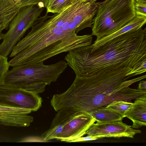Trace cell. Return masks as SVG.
<instances>
[{
  "label": "cell",
  "instance_id": "obj_20",
  "mask_svg": "<svg viewBox=\"0 0 146 146\" xmlns=\"http://www.w3.org/2000/svg\"><path fill=\"white\" fill-rule=\"evenodd\" d=\"M134 8L136 15L146 17V3L135 1Z\"/></svg>",
  "mask_w": 146,
  "mask_h": 146
},
{
  "label": "cell",
  "instance_id": "obj_18",
  "mask_svg": "<svg viewBox=\"0 0 146 146\" xmlns=\"http://www.w3.org/2000/svg\"><path fill=\"white\" fill-rule=\"evenodd\" d=\"M10 66L7 57L0 55V83L3 82L4 76Z\"/></svg>",
  "mask_w": 146,
  "mask_h": 146
},
{
  "label": "cell",
  "instance_id": "obj_28",
  "mask_svg": "<svg viewBox=\"0 0 146 146\" xmlns=\"http://www.w3.org/2000/svg\"><path fill=\"white\" fill-rule=\"evenodd\" d=\"M94 1L96 2L97 1V0H94Z\"/></svg>",
  "mask_w": 146,
  "mask_h": 146
},
{
  "label": "cell",
  "instance_id": "obj_15",
  "mask_svg": "<svg viewBox=\"0 0 146 146\" xmlns=\"http://www.w3.org/2000/svg\"><path fill=\"white\" fill-rule=\"evenodd\" d=\"M94 0H44L43 3L46 13L60 12L66 7L76 3H84Z\"/></svg>",
  "mask_w": 146,
  "mask_h": 146
},
{
  "label": "cell",
  "instance_id": "obj_11",
  "mask_svg": "<svg viewBox=\"0 0 146 146\" xmlns=\"http://www.w3.org/2000/svg\"><path fill=\"white\" fill-rule=\"evenodd\" d=\"M131 120L133 128L138 129L146 125V96L135 99L131 106L126 112L125 117Z\"/></svg>",
  "mask_w": 146,
  "mask_h": 146
},
{
  "label": "cell",
  "instance_id": "obj_4",
  "mask_svg": "<svg viewBox=\"0 0 146 146\" xmlns=\"http://www.w3.org/2000/svg\"><path fill=\"white\" fill-rule=\"evenodd\" d=\"M67 66L66 62L61 60L49 65L42 62L35 65L16 66L6 73L3 83L38 94L41 93L46 86L56 81Z\"/></svg>",
  "mask_w": 146,
  "mask_h": 146
},
{
  "label": "cell",
  "instance_id": "obj_9",
  "mask_svg": "<svg viewBox=\"0 0 146 146\" xmlns=\"http://www.w3.org/2000/svg\"><path fill=\"white\" fill-rule=\"evenodd\" d=\"M96 121L89 115L81 114L74 116L64 122L61 132L56 139L66 142L71 141L82 137L91 125Z\"/></svg>",
  "mask_w": 146,
  "mask_h": 146
},
{
  "label": "cell",
  "instance_id": "obj_8",
  "mask_svg": "<svg viewBox=\"0 0 146 146\" xmlns=\"http://www.w3.org/2000/svg\"><path fill=\"white\" fill-rule=\"evenodd\" d=\"M139 129H133L131 126L123 123L122 120L111 122L94 123L86 132L87 136L99 137H127L133 138L140 133Z\"/></svg>",
  "mask_w": 146,
  "mask_h": 146
},
{
  "label": "cell",
  "instance_id": "obj_10",
  "mask_svg": "<svg viewBox=\"0 0 146 146\" xmlns=\"http://www.w3.org/2000/svg\"><path fill=\"white\" fill-rule=\"evenodd\" d=\"M32 111L0 104V125L16 127L29 126L33 121Z\"/></svg>",
  "mask_w": 146,
  "mask_h": 146
},
{
  "label": "cell",
  "instance_id": "obj_1",
  "mask_svg": "<svg viewBox=\"0 0 146 146\" xmlns=\"http://www.w3.org/2000/svg\"><path fill=\"white\" fill-rule=\"evenodd\" d=\"M131 69L125 68L89 76H76L66 91L53 96L51 105L56 111L60 110L70 118L81 114L89 115L115 101L132 102L131 100L146 96V90L129 87L146 77L144 75L127 80L133 76L128 75Z\"/></svg>",
  "mask_w": 146,
  "mask_h": 146
},
{
  "label": "cell",
  "instance_id": "obj_21",
  "mask_svg": "<svg viewBox=\"0 0 146 146\" xmlns=\"http://www.w3.org/2000/svg\"><path fill=\"white\" fill-rule=\"evenodd\" d=\"M44 0H21V7L29 6L35 5L38 4L39 3H42Z\"/></svg>",
  "mask_w": 146,
  "mask_h": 146
},
{
  "label": "cell",
  "instance_id": "obj_12",
  "mask_svg": "<svg viewBox=\"0 0 146 146\" xmlns=\"http://www.w3.org/2000/svg\"><path fill=\"white\" fill-rule=\"evenodd\" d=\"M146 17L136 15L132 20L129 21L120 29L108 36L96 40L94 43L88 46L91 50L95 49L104 44L109 40L119 35L132 30H138L146 23Z\"/></svg>",
  "mask_w": 146,
  "mask_h": 146
},
{
  "label": "cell",
  "instance_id": "obj_23",
  "mask_svg": "<svg viewBox=\"0 0 146 146\" xmlns=\"http://www.w3.org/2000/svg\"><path fill=\"white\" fill-rule=\"evenodd\" d=\"M138 89L146 90V81H141L138 84Z\"/></svg>",
  "mask_w": 146,
  "mask_h": 146
},
{
  "label": "cell",
  "instance_id": "obj_5",
  "mask_svg": "<svg viewBox=\"0 0 146 146\" xmlns=\"http://www.w3.org/2000/svg\"><path fill=\"white\" fill-rule=\"evenodd\" d=\"M135 0H109L96 3L98 5L91 35L96 40L110 35L122 28L136 16Z\"/></svg>",
  "mask_w": 146,
  "mask_h": 146
},
{
  "label": "cell",
  "instance_id": "obj_3",
  "mask_svg": "<svg viewBox=\"0 0 146 146\" xmlns=\"http://www.w3.org/2000/svg\"><path fill=\"white\" fill-rule=\"evenodd\" d=\"M27 35L15 46L24 64L32 65L44 62L54 56L74 49L89 46L90 35H78L56 25L46 13L34 23Z\"/></svg>",
  "mask_w": 146,
  "mask_h": 146
},
{
  "label": "cell",
  "instance_id": "obj_6",
  "mask_svg": "<svg viewBox=\"0 0 146 146\" xmlns=\"http://www.w3.org/2000/svg\"><path fill=\"white\" fill-rule=\"evenodd\" d=\"M44 7L38 5L21 7L9 24V29L4 34L0 44V55L7 57L13 48L31 27L42 12Z\"/></svg>",
  "mask_w": 146,
  "mask_h": 146
},
{
  "label": "cell",
  "instance_id": "obj_17",
  "mask_svg": "<svg viewBox=\"0 0 146 146\" xmlns=\"http://www.w3.org/2000/svg\"><path fill=\"white\" fill-rule=\"evenodd\" d=\"M63 124H60L50 128L44 133L42 137L44 142L56 139L58 135L61 132L63 128Z\"/></svg>",
  "mask_w": 146,
  "mask_h": 146
},
{
  "label": "cell",
  "instance_id": "obj_7",
  "mask_svg": "<svg viewBox=\"0 0 146 146\" xmlns=\"http://www.w3.org/2000/svg\"><path fill=\"white\" fill-rule=\"evenodd\" d=\"M42 102L41 98L36 93L0 83V104L35 111L41 106Z\"/></svg>",
  "mask_w": 146,
  "mask_h": 146
},
{
  "label": "cell",
  "instance_id": "obj_2",
  "mask_svg": "<svg viewBox=\"0 0 146 146\" xmlns=\"http://www.w3.org/2000/svg\"><path fill=\"white\" fill-rule=\"evenodd\" d=\"M146 59V28L132 30L91 50L88 46L69 52L64 60L76 76H89L125 68Z\"/></svg>",
  "mask_w": 146,
  "mask_h": 146
},
{
  "label": "cell",
  "instance_id": "obj_19",
  "mask_svg": "<svg viewBox=\"0 0 146 146\" xmlns=\"http://www.w3.org/2000/svg\"><path fill=\"white\" fill-rule=\"evenodd\" d=\"M146 71V59L140 62L132 68L128 75L132 74L133 76L141 74Z\"/></svg>",
  "mask_w": 146,
  "mask_h": 146
},
{
  "label": "cell",
  "instance_id": "obj_25",
  "mask_svg": "<svg viewBox=\"0 0 146 146\" xmlns=\"http://www.w3.org/2000/svg\"><path fill=\"white\" fill-rule=\"evenodd\" d=\"M15 3L20 4L21 5V0H12Z\"/></svg>",
  "mask_w": 146,
  "mask_h": 146
},
{
  "label": "cell",
  "instance_id": "obj_22",
  "mask_svg": "<svg viewBox=\"0 0 146 146\" xmlns=\"http://www.w3.org/2000/svg\"><path fill=\"white\" fill-rule=\"evenodd\" d=\"M100 138L87 136L86 137H80L72 140L71 142H81L97 140Z\"/></svg>",
  "mask_w": 146,
  "mask_h": 146
},
{
  "label": "cell",
  "instance_id": "obj_14",
  "mask_svg": "<svg viewBox=\"0 0 146 146\" xmlns=\"http://www.w3.org/2000/svg\"><path fill=\"white\" fill-rule=\"evenodd\" d=\"M89 115L98 123H104L120 121L123 118L119 114L105 108H97Z\"/></svg>",
  "mask_w": 146,
  "mask_h": 146
},
{
  "label": "cell",
  "instance_id": "obj_27",
  "mask_svg": "<svg viewBox=\"0 0 146 146\" xmlns=\"http://www.w3.org/2000/svg\"><path fill=\"white\" fill-rule=\"evenodd\" d=\"M108 0H105V1H104L106 2V1H108Z\"/></svg>",
  "mask_w": 146,
  "mask_h": 146
},
{
  "label": "cell",
  "instance_id": "obj_26",
  "mask_svg": "<svg viewBox=\"0 0 146 146\" xmlns=\"http://www.w3.org/2000/svg\"><path fill=\"white\" fill-rule=\"evenodd\" d=\"M4 34L2 33V32H0V40L2 39V37Z\"/></svg>",
  "mask_w": 146,
  "mask_h": 146
},
{
  "label": "cell",
  "instance_id": "obj_13",
  "mask_svg": "<svg viewBox=\"0 0 146 146\" xmlns=\"http://www.w3.org/2000/svg\"><path fill=\"white\" fill-rule=\"evenodd\" d=\"M12 0H0V32L7 29L10 23L20 9Z\"/></svg>",
  "mask_w": 146,
  "mask_h": 146
},
{
  "label": "cell",
  "instance_id": "obj_24",
  "mask_svg": "<svg viewBox=\"0 0 146 146\" xmlns=\"http://www.w3.org/2000/svg\"><path fill=\"white\" fill-rule=\"evenodd\" d=\"M135 1L138 2L144 3H146V0H135Z\"/></svg>",
  "mask_w": 146,
  "mask_h": 146
},
{
  "label": "cell",
  "instance_id": "obj_16",
  "mask_svg": "<svg viewBox=\"0 0 146 146\" xmlns=\"http://www.w3.org/2000/svg\"><path fill=\"white\" fill-rule=\"evenodd\" d=\"M133 103L122 100L115 101L105 108L119 114L123 118L126 111L131 106Z\"/></svg>",
  "mask_w": 146,
  "mask_h": 146
}]
</instances>
